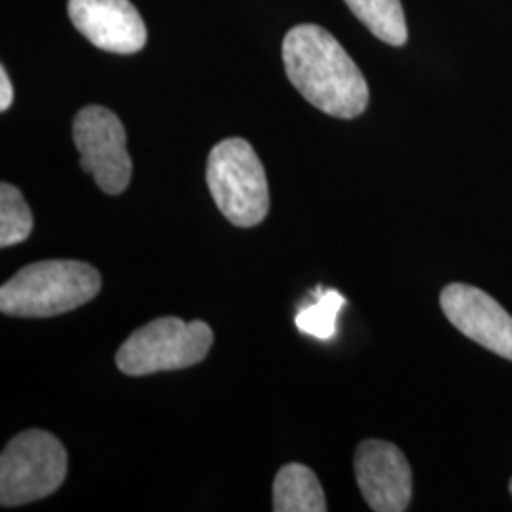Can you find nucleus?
I'll list each match as a JSON object with an SVG mask.
<instances>
[{"mask_svg": "<svg viewBox=\"0 0 512 512\" xmlns=\"http://www.w3.org/2000/svg\"><path fill=\"white\" fill-rule=\"evenodd\" d=\"M283 63L291 84L315 109L351 120L368 107L365 76L327 29L293 27L283 40Z\"/></svg>", "mask_w": 512, "mask_h": 512, "instance_id": "nucleus-1", "label": "nucleus"}, {"mask_svg": "<svg viewBox=\"0 0 512 512\" xmlns=\"http://www.w3.org/2000/svg\"><path fill=\"white\" fill-rule=\"evenodd\" d=\"M101 291L99 272L80 260H42L25 266L0 289L10 317H54L88 304Z\"/></svg>", "mask_w": 512, "mask_h": 512, "instance_id": "nucleus-2", "label": "nucleus"}, {"mask_svg": "<svg viewBox=\"0 0 512 512\" xmlns=\"http://www.w3.org/2000/svg\"><path fill=\"white\" fill-rule=\"evenodd\" d=\"M207 184L220 213L238 228H253L270 211L264 165L245 139L220 141L207 160Z\"/></svg>", "mask_w": 512, "mask_h": 512, "instance_id": "nucleus-3", "label": "nucleus"}, {"mask_svg": "<svg viewBox=\"0 0 512 512\" xmlns=\"http://www.w3.org/2000/svg\"><path fill=\"white\" fill-rule=\"evenodd\" d=\"M211 346L213 330L207 323L160 317L129 336L116 353V365L128 376L181 370L202 363Z\"/></svg>", "mask_w": 512, "mask_h": 512, "instance_id": "nucleus-4", "label": "nucleus"}, {"mask_svg": "<svg viewBox=\"0 0 512 512\" xmlns=\"http://www.w3.org/2000/svg\"><path fill=\"white\" fill-rule=\"evenodd\" d=\"M67 450L52 433L31 429L10 440L0 456V503L19 507L59 490L67 476Z\"/></svg>", "mask_w": 512, "mask_h": 512, "instance_id": "nucleus-5", "label": "nucleus"}, {"mask_svg": "<svg viewBox=\"0 0 512 512\" xmlns=\"http://www.w3.org/2000/svg\"><path fill=\"white\" fill-rule=\"evenodd\" d=\"M73 139L82 171L90 173L105 194H122L131 181L133 165L120 118L99 105L84 107L74 116Z\"/></svg>", "mask_w": 512, "mask_h": 512, "instance_id": "nucleus-6", "label": "nucleus"}, {"mask_svg": "<svg viewBox=\"0 0 512 512\" xmlns=\"http://www.w3.org/2000/svg\"><path fill=\"white\" fill-rule=\"evenodd\" d=\"M440 308L456 329L495 355L512 361V317L473 285L452 283L440 293Z\"/></svg>", "mask_w": 512, "mask_h": 512, "instance_id": "nucleus-7", "label": "nucleus"}, {"mask_svg": "<svg viewBox=\"0 0 512 512\" xmlns=\"http://www.w3.org/2000/svg\"><path fill=\"white\" fill-rule=\"evenodd\" d=\"M355 478L368 507L403 512L412 499V471L403 452L385 440H363L355 452Z\"/></svg>", "mask_w": 512, "mask_h": 512, "instance_id": "nucleus-8", "label": "nucleus"}, {"mask_svg": "<svg viewBox=\"0 0 512 512\" xmlns=\"http://www.w3.org/2000/svg\"><path fill=\"white\" fill-rule=\"evenodd\" d=\"M69 18L80 35L110 54H137L147 27L129 0H69Z\"/></svg>", "mask_w": 512, "mask_h": 512, "instance_id": "nucleus-9", "label": "nucleus"}, {"mask_svg": "<svg viewBox=\"0 0 512 512\" xmlns=\"http://www.w3.org/2000/svg\"><path fill=\"white\" fill-rule=\"evenodd\" d=\"M275 512H325L327 501L319 478L302 463L279 469L274 482Z\"/></svg>", "mask_w": 512, "mask_h": 512, "instance_id": "nucleus-10", "label": "nucleus"}, {"mask_svg": "<svg viewBox=\"0 0 512 512\" xmlns=\"http://www.w3.org/2000/svg\"><path fill=\"white\" fill-rule=\"evenodd\" d=\"M353 16L382 42L403 46L408 40L401 0H344Z\"/></svg>", "mask_w": 512, "mask_h": 512, "instance_id": "nucleus-11", "label": "nucleus"}, {"mask_svg": "<svg viewBox=\"0 0 512 512\" xmlns=\"http://www.w3.org/2000/svg\"><path fill=\"white\" fill-rule=\"evenodd\" d=\"M344 306L346 298L338 291L317 287L315 300L298 310L294 317V325L306 336L317 340H330L336 336L338 313Z\"/></svg>", "mask_w": 512, "mask_h": 512, "instance_id": "nucleus-12", "label": "nucleus"}, {"mask_svg": "<svg viewBox=\"0 0 512 512\" xmlns=\"http://www.w3.org/2000/svg\"><path fill=\"white\" fill-rule=\"evenodd\" d=\"M33 213L14 184H0V247L23 243L33 232Z\"/></svg>", "mask_w": 512, "mask_h": 512, "instance_id": "nucleus-13", "label": "nucleus"}, {"mask_svg": "<svg viewBox=\"0 0 512 512\" xmlns=\"http://www.w3.org/2000/svg\"><path fill=\"white\" fill-rule=\"evenodd\" d=\"M12 101H14V88H12V82L8 78L6 69L2 67L0 69V110L6 112L12 107Z\"/></svg>", "mask_w": 512, "mask_h": 512, "instance_id": "nucleus-14", "label": "nucleus"}, {"mask_svg": "<svg viewBox=\"0 0 512 512\" xmlns=\"http://www.w3.org/2000/svg\"><path fill=\"white\" fill-rule=\"evenodd\" d=\"M509 490H511V494H512V480H511V484H509Z\"/></svg>", "mask_w": 512, "mask_h": 512, "instance_id": "nucleus-15", "label": "nucleus"}]
</instances>
